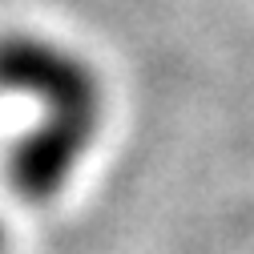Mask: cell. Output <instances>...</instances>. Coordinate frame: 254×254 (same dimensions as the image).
<instances>
[{
	"mask_svg": "<svg viewBox=\"0 0 254 254\" xmlns=\"http://www.w3.org/2000/svg\"><path fill=\"white\" fill-rule=\"evenodd\" d=\"M8 250V238H4V226H0V254H4Z\"/></svg>",
	"mask_w": 254,
	"mask_h": 254,
	"instance_id": "2",
	"label": "cell"
},
{
	"mask_svg": "<svg viewBox=\"0 0 254 254\" xmlns=\"http://www.w3.org/2000/svg\"><path fill=\"white\" fill-rule=\"evenodd\" d=\"M0 93L41 105V121L8 153V190L33 206L53 202L97 145L105 121L101 77L69 45L37 33H4Z\"/></svg>",
	"mask_w": 254,
	"mask_h": 254,
	"instance_id": "1",
	"label": "cell"
}]
</instances>
